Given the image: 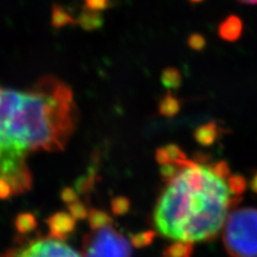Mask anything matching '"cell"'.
I'll use <instances>...</instances> for the list:
<instances>
[{
	"label": "cell",
	"instance_id": "obj_1",
	"mask_svg": "<svg viewBox=\"0 0 257 257\" xmlns=\"http://www.w3.org/2000/svg\"><path fill=\"white\" fill-rule=\"evenodd\" d=\"M161 166L165 188L155 207L157 232L179 246L218 236L245 189L243 177L230 175L225 162L184 159Z\"/></svg>",
	"mask_w": 257,
	"mask_h": 257
},
{
	"label": "cell",
	"instance_id": "obj_2",
	"mask_svg": "<svg viewBox=\"0 0 257 257\" xmlns=\"http://www.w3.org/2000/svg\"><path fill=\"white\" fill-rule=\"evenodd\" d=\"M77 108L71 88L54 76H43L31 89L18 91L6 124V140L23 154L62 151L73 134Z\"/></svg>",
	"mask_w": 257,
	"mask_h": 257
},
{
	"label": "cell",
	"instance_id": "obj_3",
	"mask_svg": "<svg viewBox=\"0 0 257 257\" xmlns=\"http://www.w3.org/2000/svg\"><path fill=\"white\" fill-rule=\"evenodd\" d=\"M132 243L110 216L96 209L89 212V230L83 239V257H132Z\"/></svg>",
	"mask_w": 257,
	"mask_h": 257
},
{
	"label": "cell",
	"instance_id": "obj_4",
	"mask_svg": "<svg viewBox=\"0 0 257 257\" xmlns=\"http://www.w3.org/2000/svg\"><path fill=\"white\" fill-rule=\"evenodd\" d=\"M223 244L230 257H257V209H234L223 229Z\"/></svg>",
	"mask_w": 257,
	"mask_h": 257
},
{
	"label": "cell",
	"instance_id": "obj_5",
	"mask_svg": "<svg viewBox=\"0 0 257 257\" xmlns=\"http://www.w3.org/2000/svg\"><path fill=\"white\" fill-rule=\"evenodd\" d=\"M4 257H83L60 237L51 235L27 241L11 248Z\"/></svg>",
	"mask_w": 257,
	"mask_h": 257
},
{
	"label": "cell",
	"instance_id": "obj_6",
	"mask_svg": "<svg viewBox=\"0 0 257 257\" xmlns=\"http://www.w3.org/2000/svg\"><path fill=\"white\" fill-rule=\"evenodd\" d=\"M242 34V22L238 16L231 15L225 20L219 27L220 37L228 42H234Z\"/></svg>",
	"mask_w": 257,
	"mask_h": 257
},
{
	"label": "cell",
	"instance_id": "obj_7",
	"mask_svg": "<svg viewBox=\"0 0 257 257\" xmlns=\"http://www.w3.org/2000/svg\"><path fill=\"white\" fill-rule=\"evenodd\" d=\"M220 128L214 122H209L197 127L194 133L196 142L202 146H211L219 138Z\"/></svg>",
	"mask_w": 257,
	"mask_h": 257
},
{
	"label": "cell",
	"instance_id": "obj_8",
	"mask_svg": "<svg viewBox=\"0 0 257 257\" xmlns=\"http://www.w3.org/2000/svg\"><path fill=\"white\" fill-rule=\"evenodd\" d=\"M76 24H78L84 30L93 31L103 26V16L100 12L88 10L85 8V10L78 15Z\"/></svg>",
	"mask_w": 257,
	"mask_h": 257
},
{
	"label": "cell",
	"instance_id": "obj_9",
	"mask_svg": "<svg viewBox=\"0 0 257 257\" xmlns=\"http://www.w3.org/2000/svg\"><path fill=\"white\" fill-rule=\"evenodd\" d=\"M156 159L160 165H163L173 162V161L187 159V156L178 146H176V145H168L166 147L160 148L157 150Z\"/></svg>",
	"mask_w": 257,
	"mask_h": 257
},
{
	"label": "cell",
	"instance_id": "obj_10",
	"mask_svg": "<svg viewBox=\"0 0 257 257\" xmlns=\"http://www.w3.org/2000/svg\"><path fill=\"white\" fill-rule=\"evenodd\" d=\"M52 26L54 28H62L76 24V20L73 19L69 11L60 5H54L52 8Z\"/></svg>",
	"mask_w": 257,
	"mask_h": 257
},
{
	"label": "cell",
	"instance_id": "obj_11",
	"mask_svg": "<svg viewBox=\"0 0 257 257\" xmlns=\"http://www.w3.org/2000/svg\"><path fill=\"white\" fill-rule=\"evenodd\" d=\"M180 110V101L176 99L171 93H168L165 98L161 101L159 111L161 115L166 117H173L176 114H178Z\"/></svg>",
	"mask_w": 257,
	"mask_h": 257
},
{
	"label": "cell",
	"instance_id": "obj_12",
	"mask_svg": "<svg viewBox=\"0 0 257 257\" xmlns=\"http://www.w3.org/2000/svg\"><path fill=\"white\" fill-rule=\"evenodd\" d=\"M181 83L180 72L175 68L165 69L162 73V84L168 89H177Z\"/></svg>",
	"mask_w": 257,
	"mask_h": 257
},
{
	"label": "cell",
	"instance_id": "obj_13",
	"mask_svg": "<svg viewBox=\"0 0 257 257\" xmlns=\"http://www.w3.org/2000/svg\"><path fill=\"white\" fill-rule=\"evenodd\" d=\"M110 2L109 0H85V7L86 9L100 12L103 10H106L109 8Z\"/></svg>",
	"mask_w": 257,
	"mask_h": 257
},
{
	"label": "cell",
	"instance_id": "obj_14",
	"mask_svg": "<svg viewBox=\"0 0 257 257\" xmlns=\"http://www.w3.org/2000/svg\"><path fill=\"white\" fill-rule=\"evenodd\" d=\"M189 45L195 51H202L206 45V40L203 36L198 34L192 35L189 39Z\"/></svg>",
	"mask_w": 257,
	"mask_h": 257
},
{
	"label": "cell",
	"instance_id": "obj_15",
	"mask_svg": "<svg viewBox=\"0 0 257 257\" xmlns=\"http://www.w3.org/2000/svg\"><path fill=\"white\" fill-rule=\"evenodd\" d=\"M238 2L246 5H257V0H238Z\"/></svg>",
	"mask_w": 257,
	"mask_h": 257
},
{
	"label": "cell",
	"instance_id": "obj_16",
	"mask_svg": "<svg viewBox=\"0 0 257 257\" xmlns=\"http://www.w3.org/2000/svg\"><path fill=\"white\" fill-rule=\"evenodd\" d=\"M253 189H255L257 191V175L254 177V179H253Z\"/></svg>",
	"mask_w": 257,
	"mask_h": 257
},
{
	"label": "cell",
	"instance_id": "obj_17",
	"mask_svg": "<svg viewBox=\"0 0 257 257\" xmlns=\"http://www.w3.org/2000/svg\"><path fill=\"white\" fill-rule=\"evenodd\" d=\"M190 2H192V3H200V2H203V0H190Z\"/></svg>",
	"mask_w": 257,
	"mask_h": 257
}]
</instances>
